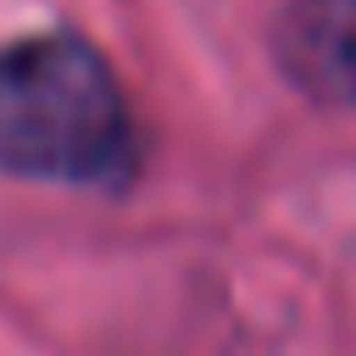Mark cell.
I'll list each match as a JSON object with an SVG mask.
<instances>
[{"label":"cell","mask_w":356,"mask_h":356,"mask_svg":"<svg viewBox=\"0 0 356 356\" xmlns=\"http://www.w3.org/2000/svg\"><path fill=\"white\" fill-rule=\"evenodd\" d=\"M273 44L300 95L356 106V0H289Z\"/></svg>","instance_id":"2"},{"label":"cell","mask_w":356,"mask_h":356,"mask_svg":"<svg viewBox=\"0 0 356 356\" xmlns=\"http://www.w3.org/2000/svg\"><path fill=\"white\" fill-rule=\"evenodd\" d=\"M128 161V100L83 39L50 33L0 50V167L95 184Z\"/></svg>","instance_id":"1"}]
</instances>
